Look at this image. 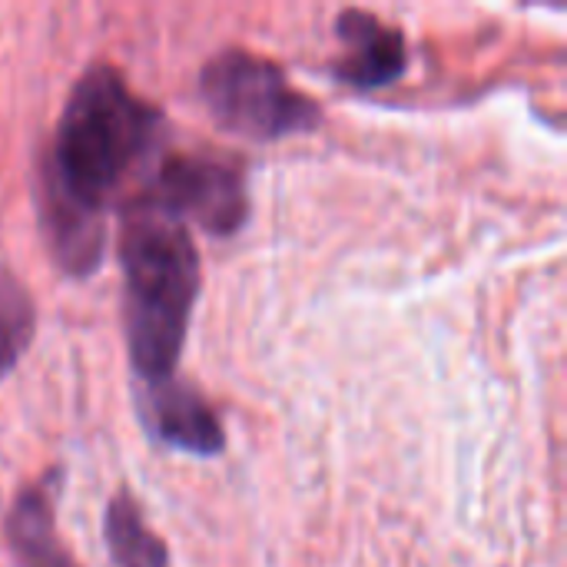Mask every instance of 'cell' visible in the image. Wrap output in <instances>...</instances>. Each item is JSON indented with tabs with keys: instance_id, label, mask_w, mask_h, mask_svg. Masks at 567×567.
I'll list each match as a JSON object with an SVG mask.
<instances>
[{
	"instance_id": "obj_1",
	"label": "cell",
	"mask_w": 567,
	"mask_h": 567,
	"mask_svg": "<svg viewBox=\"0 0 567 567\" xmlns=\"http://www.w3.org/2000/svg\"><path fill=\"white\" fill-rule=\"evenodd\" d=\"M163 123V113L143 103L120 70L96 63L76 80L40 186L47 243L63 272H96L106 249V206L156 150Z\"/></svg>"
},
{
	"instance_id": "obj_2",
	"label": "cell",
	"mask_w": 567,
	"mask_h": 567,
	"mask_svg": "<svg viewBox=\"0 0 567 567\" xmlns=\"http://www.w3.org/2000/svg\"><path fill=\"white\" fill-rule=\"evenodd\" d=\"M120 259L126 279V346L146 385L173 379L199 289L189 229L136 196L123 216Z\"/></svg>"
},
{
	"instance_id": "obj_3",
	"label": "cell",
	"mask_w": 567,
	"mask_h": 567,
	"mask_svg": "<svg viewBox=\"0 0 567 567\" xmlns=\"http://www.w3.org/2000/svg\"><path fill=\"white\" fill-rule=\"evenodd\" d=\"M209 116L236 136L269 143L322 123V106L296 90L282 66L249 50H219L199 73Z\"/></svg>"
},
{
	"instance_id": "obj_4",
	"label": "cell",
	"mask_w": 567,
	"mask_h": 567,
	"mask_svg": "<svg viewBox=\"0 0 567 567\" xmlns=\"http://www.w3.org/2000/svg\"><path fill=\"white\" fill-rule=\"evenodd\" d=\"M143 199H150L156 209L179 219L183 226L189 219L213 236L239 233L249 216L243 166L216 156H166Z\"/></svg>"
},
{
	"instance_id": "obj_5",
	"label": "cell",
	"mask_w": 567,
	"mask_h": 567,
	"mask_svg": "<svg viewBox=\"0 0 567 567\" xmlns=\"http://www.w3.org/2000/svg\"><path fill=\"white\" fill-rule=\"evenodd\" d=\"M336 33L346 53L332 63V73L355 90H379L395 83L409 66V50L402 30L382 23L365 10H342Z\"/></svg>"
},
{
	"instance_id": "obj_6",
	"label": "cell",
	"mask_w": 567,
	"mask_h": 567,
	"mask_svg": "<svg viewBox=\"0 0 567 567\" xmlns=\"http://www.w3.org/2000/svg\"><path fill=\"white\" fill-rule=\"evenodd\" d=\"M143 422L146 429L173 449H183L189 455H219L226 445L223 425L216 412L206 405V399L183 385V382H156L150 385L143 399Z\"/></svg>"
},
{
	"instance_id": "obj_7",
	"label": "cell",
	"mask_w": 567,
	"mask_h": 567,
	"mask_svg": "<svg viewBox=\"0 0 567 567\" xmlns=\"http://www.w3.org/2000/svg\"><path fill=\"white\" fill-rule=\"evenodd\" d=\"M56 492L60 472H50L27 485L7 512L3 535L20 567H80L56 538Z\"/></svg>"
},
{
	"instance_id": "obj_8",
	"label": "cell",
	"mask_w": 567,
	"mask_h": 567,
	"mask_svg": "<svg viewBox=\"0 0 567 567\" xmlns=\"http://www.w3.org/2000/svg\"><path fill=\"white\" fill-rule=\"evenodd\" d=\"M103 538L116 567H169L166 542L146 525L143 512L126 492L113 495V502L106 505Z\"/></svg>"
},
{
	"instance_id": "obj_9",
	"label": "cell",
	"mask_w": 567,
	"mask_h": 567,
	"mask_svg": "<svg viewBox=\"0 0 567 567\" xmlns=\"http://www.w3.org/2000/svg\"><path fill=\"white\" fill-rule=\"evenodd\" d=\"M33 329H37V309L27 286L17 276L0 272V382L23 359Z\"/></svg>"
}]
</instances>
